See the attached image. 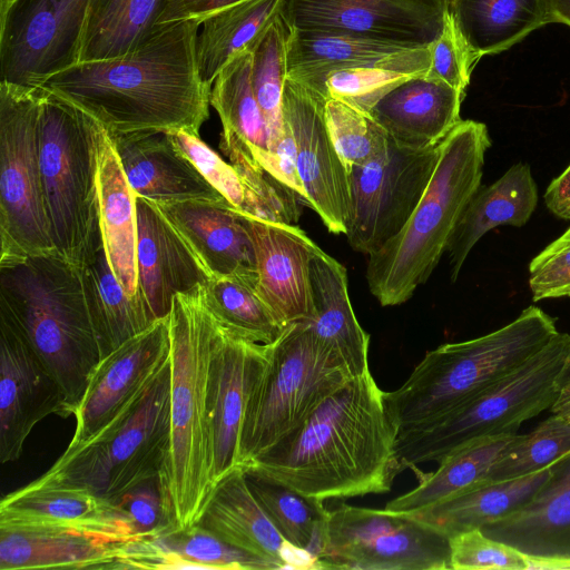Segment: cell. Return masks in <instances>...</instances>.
I'll return each mask as SVG.
<instances>
[{"instance_id": "cell-1", "label": "cell", "mask_w": 570, "mask_h": 570, "mask_svg": "<svg viewBox=\"0 0 570 570\" xmlns=\"http://www.w3.org/2000/svg\"><path fill=\"white\" fill-rule=\"evenodd\" d=\"M197 20L156 27L126 55L73 63L39 87L73 104L108 134L185 130L199 135L209 117L212 87L196 57Z\"/></svg>"}, {"instance_id": "cell-2", "label": "cell", "mask_w": 570, "mask_h": 570, "mask_svg": "<svg viewBox=\"0 0 570 570\" xmlns=\"http://www.w3.org/2000/svg\"><path fill=\"white\" fill-rule=\"evenodd\" d=\"M399 430L371 371L328 395L287 438L243 465L318 500L382 494L402 472Z\"/></svg>"}, {"instance_id": "cell-3", "label": "cell", "mask_w": 570, "mask_h": 570, "mask_svg": "<svg viewBox=\"0 0 570 570\" xmlns=\"http://www.w3.org/2000/svg\"><path fill=\"white\" fill-rule=\"evenodd\" d=\"M170 336V442L159 479L179 528L198 522L215 485L208 381L217 317L203 285L174 296Z\"/></svg>"}, {"instance_id": "cell-4", "label": "cell", "mask_w": 570, "mask_h": 570, "mask_svg": "<svg viewBox=\"0 0 570 570\" xmlns=\"http://www.w3.org/2000/svg\"><path fill=\"white\" fill-rule=\"evenodd\" d=\"M0 313L21 331L75 415L101 360L79 267L58 252L0 262Z\"/></svg>"}, {"instance_id": "cell-5", "label": "cell", "mask_w": 570, "mask_h": 570, "mask_svg": "<svg viewBox=\"0 0 570 570\" xmlns=\"http://www.w3.org/2000/svg\"><path fill=\"white\" fill-rule=\"evenodd\" d=\"M487 126L461 120L439 144L430 181L403 228L368 255L366 281L382 306L407 302L432 275L466 204L481 186Z\"/></svg>"}, {"instance_id": "cell-6", "label": "cell", "mask_w": 570, "mask_h": 570, "mask_svg": "<svg viewBox=\"0 0 570 570\" xmlns=\"http://www.w3.org/2000/svg\"><path fill=\"white\" fill-rule=\"evenodd\" d=\"M558 333L553 317L529 306L499 330L426 352L399 389L385 392L399 433L443 416L518 368Z\"/></svg>"}, {"instance_id": "cell-7", "label": "cell", "mask_w": 570, "mask_h": 570, "mask_svg": "<svg viewBox=\"0 0 570 570\" xmlns=\"http://www.w3.org/2000/svg\"><path fill=\"white\" fill-rule=\"evenodd\" d=\"M39 161L56 250L78 267L102 243L98 174L107 130L87 112L39 87Z\"/></svg>"}, {"instance_id": "cell-8", "label": "cell", "mask_w": 570, "mask_h": 570, "mask_svg": "<svg viewBox=\"0 0 570 570\" xmlns=\"http://www.w3.org/2000/svg\"><path fill=\"white\" fill-rule=\"evenodd\" d=\"M350 375L316 340L307 322L288 324L263 345L239 436V465L263 455L297 428Z\"/></svg>"}, {"instance_id": "cell-9", "label": "cell", "mask_w": 570, "mask_h": 570, "mask_svg": "<svg viewBox=\"0 0 570 570\" xmlns=\"http://www.w3.org/2000/svg\"><path fill=\"white\" fill-rule=\"evenodd\" d=\"M569 350V334L558 333L518 368L438 420L400 432L396 455L402 471L439 462L481 439L517 434L523 422L549 410Z\"/></svg>"}, {"instance_id": "cell-10", "label": "cell", "mask_w": 570, "mask_h": 570, "mask_svg": "<svg viewBox=\"0 0 570 570\" xmlns=\"http://www.w3.org/2000/svg\"><path fill=\"white\" fill-rule=\"evenodd\" d=\"M170 357L146 392L94 439L67 448L39 481L109 501L158 476L170 442Z\"/></svg>"}, {"instance_id": "cell-11", "label": "cell", "mask_w": 570, "mask_h": 570, "mask_svg": "<svg viewBox=\"0 0 570 570\" xmlns=\"http://www.w3.org/2000/svg\"><path fill=\"white\" fill-rule=\"evenodd\" d=\"M39 87L0 81V262L57 252L39 161Z\"/></svg>"}, {"instance_id": "cell-12", "label": "cell", "mask_w": 570, "mask_h": 570, "mask_svg": "<svg viewBox=\"0 0 570 570\" xmlns=\"http://www.w3.org/2000/svg\"><path fill=\"white\" fill-rule=\"evenodd\" d=\"M317 569L451 570L450 538L409 512L328 510Z\"/></svg>"}, {"instance_id": "cell-13", "label": "cell", "mask_w": 570, "mask_h": 570, "mask_svg": "<svg viewBox=\"0 0 570 570\" xmlns=\"http://www.w3.org/2000/svg\"><path fill=\"white\" fill-rule=\"evenodd\" d=\"M439 144L414 149L389 138L382 155L352 168L345 236L354 250L370 255L403 228L434 171Z\"/></svg>"}, {"instance_id": "cell-14", "label": "cell", "mask_w": 570, "mask_h": 570, "mask_svg": "<svg viewBox=\"0 0 570 570\" xmlns=\"http://www.w3.org/2000/svg\"><path fill=\"white\" fill-rule=\"evenodd\" d=\"M90 0H17L0 18V81L39 87L73 65Z\"/></svg>"}, {"instance_id": "cell-15", "label": "cell", "mask_w": 570, "mask_h": 570, "mask_svg": "<svg viewBox=\"0 0 570 570\" xmlns=\"http://www.w3.org/2000/svg\"><path fill=\"white\" fill-rule=\"evenodd\" d=\"M446 0H283L292 30L345 33L429 47L444 26Z\"/></svg>"}, {"instance_id": "cell-16", "label": "cell", "mask_w": 570, "mask_h": 570, "mask_svg": "<svg viewBox=\"0 0 570 570\" xmlns=\"http://www.w3.org/2000/svg\"><path fill=\"white\" fill-rule=\"evenodd\" d=\"M168 316L157 320L100 360L75 413L67 448L87 443L132 405L169 361Z\"/></svg>"}, {"instance_id": "cell-17", "label": "cell", "mask_w": 570, "mask_h": 570, "mask_svg": "<svg viewBox=\"0 0 570 570\" xmlns=\"http://www.w3.org/2000/svg\"><path fill=\"white\" fill-rule=\"evenodd\" d=\"M325 99L292 79L286 80L283 114L295 139L304 203L328 232L346 234L350 178L327 131Z\"/></svg>"}, {"instance_id": "cell-18", "label": "cell", "mask_w": 570, "mask_h": 570, "mask_svg": "<svg viewBox=\"0 0 570 570\" xmlns=\"http://www.w3.org/2000/svg\"><path fill=\"white\" fill-rule=\"evenodd\" d=\"M67 416L65 394L13 322L0 313V461L20 459L30 432L48 415Z\"/></svg>"}, {"instance_id": "cell-19", "label": "cell", "mask_w": 570, "mask_h": 570, "mask_svg": "<svg viewBox=\"0 0 570 570\" xmlns=\"http://www.w3.org/2000/svg\"><path fill=\"white\" fill-rule=\"evenodd\" d=\"M0 529L63 530L112 541L135 540L119 509L108 499L38 479L1 499Z\"/></svg>"}, {"instance_id": "cell-20", "label": "cell", "mask_w": 570, "mask_h": 570, "mask_svg": "<svg viewBox=\"0 0 570 570\" xmlns=\"http://www.w3.org/2000/svg\"><path fill=\"white\" fill-rule=\"evenodd\" d=\"M257 267L256 291L285 326L314 316L311 261L317 245L297 225L243 214Z\"/></svg>"}, {"instance_id": "cell-21", "label": "cell", "mask_w": 570, "mask_h": 570, "mask_svg": "<svg viewBox=\"0 0 570 570\" xmlns=\"http://www.w3.org/2000/svg\"><path fill=\"white\" fill-rule=\"evenodd\" d=\"M263 345L244 340L217 318L208 381L214 483L239 465L240 429Z\"/></svg>"}, {"instance_id": "cell-22", "label": "cell", "mask_w": 570, "mask_h": 570, "mask_svg": "<svg viewBox=\"0 0 570 570\" xmlns=\"http://www.w3.org/2000/svg\"><path fill=\"white\" fill-rule=\"evenodd\" d=\"M136 207L138 292L157 321L168 316L176 294L212 276L154 202L137 196Z\"/></svg>"}, {"instance_id": "cell-23", "label": "cell", "mask_w": 570, "mask_h": 570, "mask_svg": "<svg viewBox=\"0 0 570 570\" xmlns=\"http://www.w3.org/2000/svg\"><path fill=\"white\" fill-rule=\"evenodd\" d=\"M197 523L278 569H317L313 554L288 543L277 531L250 491L240 465L215 483Z\"/></svg>"}, {"instance_id": "cell-24", "label": "cell", "mask_w": 570, "mask_h": 570, "mask_svg": "<svg viewBox=\"0 0 570 570\" xmlns=\"http://www.w3.org/2000/svg\"><path fill=\"white\" fill-rule=\"evenodd\" d=\"M155 204L210 276L238 277L256 287L257 267L252 237L243 214L226 199Z\"/></svg>"}, {"instance_id": "cell-25", "label": "cell", "mask_w": 570, "mask_h": 570, "mask_svg": "<svg viewBox=\"0 0 570 570\" xmlns=\"http://www.w3.org/2000/svg\"><path fill=\"white\" fill-rule=\"evenodd\" d=\"M135 191L155 203L224 200L167 131L108 134Z\"/></svg>"}, {"instance_id": "cell-26", "label": "cell", "mask_w": 570, "mask_h": 570, "mask_svg": "<svg viewBox=\"0 0 570 570\" xmlns=\"http://www.w3.org/2000/svg\"><path fill=\"white\" fill-rule=\"evenodd\" d=\"M464 95L443 81L417 76L390 90L367 115L394 142L426 148L439 144L462 120Z\"/></svg>"}, {"instance_id": "cell-27", "label": "cell", "mask_w": 570, "mask_h": 570, "mask_svg": "<svg viewBox=\"0 0 570 570\" xmlns=\"http://www.w3.org/2000/svg\"><path fill=\"white\" fill-rule=\"evenodd\" d=\"M481 530L528 557L570 559V451L528 504Z\"/></svg>"}, {"instance_id": "cell-28", "label": "cell", "mask_w": 570, "mask_h": 570, "mask_svg": "<svg viewBox=\"0 0 570 570\" xmlns=\"http://www.w3.org/2000/svg\"><path fill=\"white\" fill-rule=\"evenodd\" d=\"M210 569L274 570L264 558L239 550L198 523L166 533L128 541L112 570Z\"/></svg>"}, {"instance_id": "cell-29", "label": "cell", "mask_w": 570, "mask_h": 570, "mask_svg": "<svg viewBox=\"0 0 570 570\" xmlns=\"http://www.w3.org/2000/svg\"><path fill=\"white\" fill-rule=\"evenodd\" d=\"M538 204V187L528 164L518 163L498 180L480 186L463 209L449 239L445 253L455 282L474 245L501 225L521 227Z\"/></svg>"}, {"instance_id": "cell-30", "label": "cell", "mask_w": 570, "mask_h": 570, "mask_svg": "<svg viewBox=\"0 0 570 570\" xmlns=\"http://www.w3.org/2000/svg\"><path fill=\"white\" fill-rule=\"evenodd\" d=\"M309 275L314 316L307 323L316 340L343 361L352 377L365 374L370 371V335L354 314L346 268L317 247Z\"/></svg>"}, {"instance_id": "cell-31", "label": "cell", "mask_w": 570, "mask_h": 570, "mask_svg": "<svg viewBox=\"0 0 570 570\" xmlns=\"http://www.w3.org/2000/svg\"><path fill=\"white\" fill-rule=\"evenodd\" d=\"M125 543L76 531L0 529V570H111Z\"/></svg>"}, {"instance_id": "cell-32", "label": "cell", "mask_w": 570, "mask_h": 570, "mask_svg": "<svg viewBox=\"0 0 570 570\" xmlns=\"http://www.w3.org/2000/svg\"><path fill=\"white\" fill-rule=\"evenodd\" d=\"M98 193L100 229L109 265L126 293L137 296V196L108 132L100 155Z\"/></svg>"}, {"instance_id": "cell-33", "label": "cell", "mask_w": 570, "mask_h": 570, "mask_svg": "<svg viewBox=\"0 0 570 570\" xmlns=\"http://www.w3.org/2000/svg\"><path fill=\"white\" fill-rule=\"evenodd\" d=\"M446 11L476 60L556 22L549 0H446Z\"/></svg>"}, {"instance_id": "cell-34", "label": "cell", "mask_w": 570, "mask_h": 570, "mask_svg": "<svg viewBox=\"0 0 570 570\" xmlns=\"http://www.w3.org/2000/svg\"><path fill=\"white\" fill-rule=\"evenodd\" d=\"M550 476V468L521 478L488 482L431 507L409 512L449 538L481 529L528 504Z\"/></svg>"}, {"instance_id": "cell-35", "label": "cell", "mask_w": 570, "mask_h": 570, "mask_svg": "<svg viewBox=\"0 0 570 570\" xmlns=\"http://www.w3.org/2000/svg\"><path fill=\"white\" fill-rule=\"evenodd\" d=\"M101 358L154 322L139 295L129 296L114 274L104 243L79 266Z\"/></svg>"}, {"instance_id": "cell-36", "label": "cell", "mask_w": 570, "mask_h": 570, "mask_svg": "<svg viewBox=\"0 0 570 570\" xmlns=\"http://www.w3.org/2000/svg\"><path fill=\"white\" fill-rule=\"evenodd\" d=\"M209 104L222 121V150H244L256 160L271 153L268 128L252 85L250 49L224 66L213 82Z\"/></svg>"}, {"instance_id": "cell-37", "label": "cell", "mask_w": 570, "mask_h": 570, "mask_svg": "<svg viewBox=\"0 0 570 570\" xmlns=\"http://www.w3.org/2000/svg\"><path fill=\"white\" fill-rule=\"evenodd\" d=\"M517 434L478 440L441 459L435 471L416 473L419 484L391 500L385 509L414 512L484 483L490 469L513 444Z\"/></svg>"}, {"instance_id": "cell-38", "label": "cell", "mask_w": 570, "mask_h": 570, "mask_svg": "<svg viewBox=\"0 0 570 570\" xmlns=\"http://www.w3.org/2000/svg\"><path fill=\"white\" fill-rule=\"evenodd\" d=\"M165 2L90 0L80 33L77 62L110 59L137 49L158 26Z\"/></svg>"}, {"instance_id": "cell-39", "label": "cell", "mask_w": 570, "mask_h": 570, "mask_svg": "<svg viewBox=\"0 0 570 570\" xmlns=\"http://www.w3.org/2000/svg\"><path fill=\"white\" fill-rule=\"evenodd\" d=\"M409 48L420 47L345 33L292 30L287 78L313 88L333 71L373 62Z\"/></svg>"}, {"instance_id": "cell-40", "label": "cell", "mask_w": 570, "mask_h": 570, "mask_svg": "<svg viewBox=\"0 0 570 570\" xmlns=\"http://www.w3.org/2000/svg\"><path fill=\"white\" fill-rule=\"evenodd\" d=\"M283 0H242L207 17L196 42L199 75L213 82L237 53L250 49L281 13Z\"/></svg>"}, {"instance_id": "cell-41", "label": "cell", "mask_w": 570, "mask_h": 570, "mask_svg": "<svg viewBox=\"0 0 570 570\" xmlns=\"http://www.w3.org/2000/svg\"><path fill=\"white\" fill-rule=\"evenodd\" d=\"M430 48H409L383 59L328 73L311 89L325 100L334 98L368 114L373 106L401 82L426 76Z\"/></svg>"}, {"instance_id": "cell-42", "label": "cell", "mask_w": 570, "mask_h": 570, "mask_svg": "<svg viewBox=\"0 0 570 570\" xmlns=\"http://www.w3.org/2000/svg\"><path fill=\"white\" fill-rule=\"evenodd\" d=\"M245 475L250 491L281 535L288 543L308 551L317 562L328 513L324 501L302 495L249 471H245Z\"/></svg>"}, {"instance_id": "cell-43", "label": "cell", "mask_w": 570, "mask_h": 570, "mask_svg": "<svg viewBox=\"0 0 570 570\" xmlns=\"http://www.w3.org/2000/svg\"><path fill=\"white\" fill-rule=\"evenodd\" d=\"M206 301L217 318L235 334L258 344L273 343L284 331L256 287L238 277L212 276L203 284Z\"/></svg>"}, {"instance_id": "cell-44", "label": "cell", "mask_w": 570, "mask_h": 570, "mask_svg": "<svg viewBox=\"0 0 570 570\" xmlns=\"http://www.w3.org/2000/svg\"><path fill=\"white\" fill-rule=\"evenodd\" d=\"M291 35V27L279 13L250 48L252 85L268 128L269 151L285 130L283 95Z\"/></svg>"}, {"instance_id": "cell-45", "label": "cell", "mask_w": 570, "mask_h": 570, "mask_svg": "<svg viewBox=\"0 0 570 570\" xmlns=\"http://www.w3.org/2000/svg\"><path fill=\"white\" fill-rule=\"evenodd\" d=\"M570 451V422L551 413L532 431L518 434L490 469L484 483L510 480L550 468Z\"/></svg>"}, {"instance_id": "cell-46", "label": "cell", "mask_w": 570, "mask_h": 570, "mask_svg": "<svg viewBox=\"0 0 570 570\" xmlns=\"http://www.w3.org/2000/svg\"><path fill=\"white\" fill-rule=\"evenodd\" d=\"M223 153L246 187L247 203L244 215L297 225L302 199L295 190L265 169L250 154L238 149H227Z\"/></svg>"}, {"instance_id": "cell-47", "label": "cell", "mask_w": 570, "mask_h": 570, "mask_svg": "<svg viewBox=\"0 0 570 570\" xmlns=\"http://www.w3.org/2000/svg\"><path fill=\"white\" fill-rule=\"evenodd\" d=\"M328 135L347 174L382 155L389 144L385 131L365 112L334 98L324 105Z\"/></svg>"}, {"instance_id": "cell-48", "label": "cell", "mask_w": 570, "mask_h": 570, "mask_svg": "<svg viewBox=\"0 0 570 570\" xmlns=\"http://www.w3.org/2000/svg\"><path fill=\"white\" fill-rule=\"evenodd\" d=\"M111 502L119 509L135 540L179 528L159 475L139 483Z\"/></svg>"}, {"instance_id": "cell-49", "label": "cell", "mask_w": 570, "mask_h": 570, "mask_svg": "<svg viewBox=\"0 0 570 570\" xmlns=\"http://www.w3.org/2000/svg\"><path fill=\"white\" fill-rule=\"evenodd\" d=\"M451 570H528V557L518 549L473 529L450 537Z\"/></svg>"}, {"instance_id": "cell-50", "label": "cell", "mask_w": 570, "mask_h": 570, "mask_svg": "<svg viewBox=\"0 0 570 570\" xmlns=\"http://www.w3.org/2000/svg\"><path fill=\"white\" fill-rule=\"evenodd\" d=\"M177 148L193 161L206 180L238 212L245 213L246 187L230 163H226L200 138L185 130L167 131Z\"/></svg>"}, {"instance_id": "cell-51", "label": "cell", "mask_w": 570, "mask_h": 570, "mask_svg": "<svg viewBox=\"0 0 570 570\" xmlns=\"http://www.w3.org/2000/svg\"><path fill=\"white\" fill-rule=\"evenodd\" d=\"M431 63L428 78L443 81L465 94L476 58L445 12L444 26L439 37L429 46Z\"/></svg>"}, {"instance_id": "cell-52", "label": "cell", "mask_w": 570, "mask_h": 570, "mask_svg": "<svg viewBox=\"0 0 570 570\" xmlns=\"http://www.w3.org/2000/svg\"><path fill=\"white\" fill-rule=\"evenodd\" d=\"M532 299L570 297V227L529 265Z\"/></svg>"}, {"instance_id": "cell-53", "label": "cell", "mask_w": 570, "mask_h": 570, "mask_svg": "<svg viewBox=\"0 0 570 570\" xmlns=\"http://www.w3.org/2000/svg\"><path fill=\"white\" fill-rule=\"evenodd\" d=\"M258 163L295 190L304 203L305 190L297 170V150L294 136L285 120V130L269 154L262 157Z\"/></svg>"}, {"instance_id": "cell-54", "label": "cell", "mask_w": 570, "mask_h": 570, "mask_svg": "<svg viewBox=\"0 0 570 570\" xmlns=\"http://www.w3.org/2000/svg\"><path fill=\"white\" fill-rule=\"evenodd\" d=\"M242 0H166L158 26L184 20L200 23L213 13Z\"/></svg>"}, {"instance_id": "cell-55", "label": "cell", "mask_w": 570, "mask_h": 570, "mask_svg": "<svg viewBox=\"0 0 570 570\" xmlns=\"http://www.w3.org/2000/svg\"><path fill=\"white\" fill-rule=\"evenodd\" d=\"M543 198L554 216L570 220V165L550 183Z\"/></svg>"}, {"instance_id": "cell-56", "label": "cell", "mask_w": 570, "mask_h": 570, "mask_svg": "<svg viewBox=\"0 0 570 570\" xmlns=\"http://www.w3.org/2000/svg\"><path fill=\"white\" fill-rule=\"evenodd\" d=\"M549 410L570 422V381L560 387L559 394Z\"/></svg>"}, {"instance_id": "cell-57", "label": "cell", "mask_w": 570, "mask_h": 570, "mask_svg": "<svg viewBox=\"0 0 570 570\" xmlns=\"http://www.w3.org/2000/svg\"><path fill=\"white\" fill-rule=\"evenodd\" d=\"M556 22L570 26V0H549Z\"/></svg>"}, {"instance_id": "cell-58", "label": "cell", "mask_w": 570, "mask_h": 570, "mask_svg": "<svg viewBox=\"0 0 570 570\" xmlns=\"http://www.w3.org/2000/svg\"><path fill=\"white\" fill-rule=\"evenodd\" d=\"M570 381V334H569V350H568V355H567V358H566V362H564V365H563V368L560 373V377H559V385L560 387L562 385H564L567 382Z\"/></svg>"}, {"instance_id": "cell-59", "label": "cell", "mask_w": 570, "mask_h": 570, "mask_svg": "<svg viewBox=\"0 0 570 570\" xmlns=\"http://www.w3.org/2000/svg\"><path fill=\"white\" fill-rule=\"evenodd\" d=\"M17 0H0V18L4 17Z\"/></svg>"}]
</instances>
